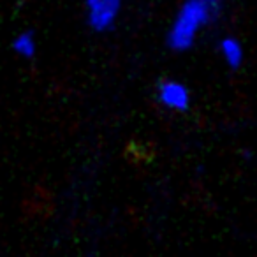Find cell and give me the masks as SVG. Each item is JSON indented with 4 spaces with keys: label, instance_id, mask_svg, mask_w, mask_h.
I'll return each mask as SVG.
<instances>
[{
    "label": "cell",
    "instance_id": "6da1fadb",
    "mask_svg": "<svg viewBox=\"0 0 257 257\" xmlns=\"http://www.w3.org/2000/svg\"><path fill=\"white\" fill-rule=\"evenodd\" d=\"M218 18L220 13L206 0H182L166 32V46L175 53H187L196 46L201 34Z\"/></svg>",
    "mask_w": 257,
    "mask_h": 257
},
{
    "label": "cell",
    "instance_id": "7a4b0ae2",
    "mask_svg": "<svg viewBox=\"0 0 257 257\" xmlns=\"http://www.w3.org/2000/svg\"><path fill=\"white\" fill-rule=\"evenodd\" d=\"M125 0H83L86 25L95 34H107L116 27Z\"/></svg>",
    "mask_w": 257,
    "mask_h": 257
},
{
    "label": "cell",
    "instance_id": "3957f363",
    "mask_svg": "<svg viewBox=\"0 0 257 257\" xmlns=\"http://www.w3.org/2000/svg\"><path fill=\"white\" fill-rule=\"evenodd\" d=\"M155 97L164 109L175 111V113H187L192 106L190 88L178 79H161L155 88Z\"/></svg>",
    "mask_w": 257,
    "mask_h": 257
},
{
    "label": "cell",
    "instance_id": "277c9868",
    "mask_svg": "<svg viewBox=\"0 0 257 257\" xmlns=\"http://www.w3.org/2000/svg\"><path fill=\"white\" fill-rule=\"evenodd\" d=\"M218 53H220V58L231 71H238L245 62L243 43L234 36H224L218 41Z\"/></svg>",
    "mask_w": 257,
    "mask_h": 257
},
{
    "label": "cell",
    "instance_id": "5b68a950",
    "mask_svg": "<svg viewBox=\"0 0 257 257\" xmlns=\"http://www.w3.org/2000/svg\"><path fill=\"white\" fill-rule=\"evenodd\" d=\"M11 50L23 60H32L37 55V39L32 30H22L13 37Z\"/></svg>",
    "mask_w": 257,
    "mask_h": 257
},
{
    "label": "cell",
    "instance_id": "8992f818",
    "mask_svg": "<svg viewBox=\"0 0 257 257\" xmlns=\"http://www.w3.org/2000/svg\"><path fill=\"white\" fill-rule=\"evenodd\" d=\"M206 2L211 6V8L215 9V11H217V13H220V15H222V9H224L225 0H206Z\"/></svg>",
    "mask_w": 257,
    "mask_h": 257
}]
</instances>
